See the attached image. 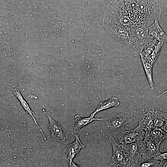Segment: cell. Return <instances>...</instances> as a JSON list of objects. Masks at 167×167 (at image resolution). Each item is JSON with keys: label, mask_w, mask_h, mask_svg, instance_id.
Returning <instances> with one entry per match:
<instances>
[{"label": "cell", "mask_w": 167, "mask_h": 167, "mask_svg": "<svg viewBox=\"0 0 167 167\" xmlns=\"http://www.w3.org/2000/svg\"><path fill=\"white\" fill-rule=\"evenodd\" d=\"M163 43L157 41L139 53L142 54L149 61L154 64L160 54Z\"/></svg>", "instance_id": "cell-11"}, {"label": "cell", "mask_w": 167, "mask_h": 167, "mask_svg": "<svg viewBox=\"0 0 167 167\" xmlns=\"http://www.w3.org/2000/svg\"><path fill=\"white\" fill-rule=\"evenodd\" d=\"M42 110L48 118L49 129L51 132L52 139L54 141L67 144L69 142V140L66 130L49 116L44 109H43Z\"/></svg>", "instance_id": "cell-6"}, {"label": "cell", "mask_w": 167, "mask_h": 167, "mask_svg": "<svg viewBox=\"0 0 167 167\" xmlns=\"http://www.w3.org/2000/svg\"><path fill=\"white\" fill-rule=\"evenodd\" d=\"M120 102L117 97L113 96L109 99L104 101L101 102L98 105L95 111L90 115V117H94L98 112L113 107L117 106L120 105Z\"/></svg>", "instance_id": "cell-16"}, {"label": "cell", "mask_w": 167, "mask_h": 167, "mask_svg": "<svg viewBox=\"0 0 167 167\" xmlns=\"http://www.w3.org/2000/svg\"><path fill=\"white\" fill-rule=\"evenodd\" d=\"M112 146L113 154L108 167H129L128 157L124 149L123 144H119L112 136L108 137Z\"/></svg>", "instance_id": "cell-5"}, {"label": "cell", "mask_w": 167, "mask_h": 167, "mask_svg": "<svg viewBox=\"0 0 167 167\" xmlns=\"http://www.w3.org/2000/svg\"><path fill=\"white\" fill-rule=\"evenodd\" d=\"M148 27L134 26L130 28L131 39L129 46L138 53L158 41L149 33Z\"/></svg>", "instance_id": "cell-3"}, {"label": "cell", "mask_w": 167, "mask_h": 167, "mask_svg": "<svg viewBox=\"0 0 167 167\" xmlns=\"http://www.w3.org/2000/svg\"><path fill=\"white\" fill-rule=\"evenodd\" d=\"M145 131V138L157 145H160L161 142L167 138V134L161 128L154 127Z\"/></svg>", "instance_id": "cell-12"}, {"label": "cell", "mask_w": 167, "mask_h": 167, "mask_svg": "<svg viewBox=\"0 0 167 167\" xmlns=\"http://www.w3.org/2000/svg\"><path fill=\"white\" fill-rule=\"evenodd\" d=\"M145 135V131L141 129L137 126L134 129L121 132L117 137L121 144L140 143L144 139Z\"/></svg>", "instance_id": "cell-7"}, {"label": "cell", "mask_w": 167, "mask_h": 167, "mask_svg": "<svg viewBox=\"0 0 167 167\" xmlns=\"http://www.w3.org/2000/svg\"><path fill=\"white\" fill-rule=\"evenodd\" d=\"M141 58L146 77L150 85L151 88L153 90L155 88L152 78V68L153 64L149 61L142 54L139 53Z\"/></svg>", "instance_id": "cell-15"}, {"label": "cell", "mask_w": 167, "mask_h": 167, "mask_svg": "<svg viewBox=\"0 0 167 167\" xmlns=\"http://www.w3.org/2000/svg\"><path fill=\"white\" fill-rule=\"evenodd\" d=\"M161 160H152L141 163L139 167H159Z\"/></svg>", "instance_id": "cell-19"}, {"label": "cell", "mask_w": 167, "mask_h": 167, "mask_svg": "<svg viewBox=\"0 0 167 167\" xmlns=\"http://www.w3.org/2000/svg\"><path fill=\"white\" fill-rule=\"evenodd\" d=\"M79 165L75 163L73 161L72 162L70 167H79Z\"/></svg>", "instance_id": "cell-23"}, {"label": "cell", "mask_w": 167, "mask_h": 167, "mask_svg": "<svg viewBox=\"0 0 167 167\" xmlns=\"http://www.w3.org/2000/svg\"><path fill=\"white\" fill-rule=\"evenodd\" d=\"M163 165L162 167H167V160H162Z\"/></svg>", "instance_id": "cell-22"}, {"label": "cell", "mask_w": 167, "mask_h": 167, "mask_svg": "<svg viewBox=\"0 0 167 167\" xmlns=\"http://www.w3.org/2000/svg\"><path fill=\"white\" fill-rule=\"evenodd\" d=\"M167 120V113L158 110L155 111L153 123L154 127L161 128Z\"/></svg>", "instance_id": "cell-18"}, {"label": "cell", "mask_w": 167, "mask_h": 167, "mask_svg": "<svg viewBox=\"0 0 167 167\" xmlns=\"http://www.w3.org/2000/svg\"><path fill=\"white\" fill-rule=\"evenodd\" d=\"M82 131V130L77 134L71 132V134L75 137V140L71 143L67 145L64 149L67 156L66 160L68 163L69 167L71 166L74 158L79 155V152L81 149L83 148L88 151L85 148V145L82 143L79 139V135Z\"/></svg>", "instance_id": "cell-8"}, {"label": "cell", "mask_w": 167, "mask_h": 167, "mask_svg": "<svg viewBox=\"0 0 167 167\" xmlns=\"http://www.w3.org/2000/svg\"><path fill=\"white\" fill-rule=\"evenodd\" d=\"M135 118L131 112L113 113L101 118L100 132L106 137L112 136L116 131H125V126L133 122Z\"/></svg>", "instance_id": "cell-1"}, {"label": "cell", "mask_w": 167, "mask_h": 167, "mask_svg": "<svg viewBox=\"0 0 167 167\" xmlns=\"http://www.w3.org/2000/svg\"><path fill=\"white\" fill-rule=\"evenodd\" d=\"M167 160V152L161 153L160 152L155 159V160L161 161Z\"/></svg>", "instance_id": "cell-20"}, {"label": "cell", "mask_w": 167, "mask_h": 167, "mask_svg": "<svg viewBox=\"0 0 167 167\" xmlns=\"http://www.w3.org/2000/svg\"><path fill=\"white\" fill-rule=\"evenodd\" d=\"M161 128L167 134V120L164 126Z\"/></svg>", "instance_id": "cell-21"}, {"label": "cell", "mask_w": 167, "mask_h": 167, "mask_svg": "<svg viewBox=\"0 0 167 167\" xmlns=\"http://www.w3.org/2000/svg\"><path fill=\"white\" fill-rule=\"evenodd\" d=\"M75 123L73 127L74 131L78 130L92 121L97 120L101 121V118H95L89 116L85 118H81L78 115L75 116Z\"/></svg>", "instance_id": "cell-17"}, {"label": "cell", "mask_w": 167, "mask_h": 167, "mask_svg": "<svg viewBox=\"0 0 167 167\" xmlns=\"http://www.w3.org/2000/svg\"><path fill=\"white\" fill-rule=\"evenodd\" d=\"M161 11L157 0H136L137 26L149 27L155 21L160 20Z\"/></svg>", "instance_id": "cell-2"}, {"label": "cell", "mask_w": 167, "mask_h": 167, "mask_svg": "<svg viewBox=\"0 0 167 167\" xmlns=\"http://www.w3.org/2000/svg\"><path fill=\"white\" fill-rule=\"evenodd\" d=\"M13 92L15 96L19 101L21 105L25 111L32 117L35 123L41 132V134L43 136L44 139L45 140H46V138L45 136L39 126L36 119L33 116V114H35V113L32 110L27 101L23 98L19 89L17 87L14 88L13 89Z\"/></svg>", "instance_id": "cell-14"}, {"label": "cell", "mask_w": 167, "mask_h": 167, "mask_svg": "<svg viewBox=\"0 0 167 167\" xmlns=\"http://www.w3.org/2000/svg\"><path fill=\"white\" fill-rule=\"evenodd\" d=\"M105 29L113 38L130 46L131 39L130 29L116 27H107Z\"/></svg>", "instance_id": "cell-9"}, {"label": "cell", "mask_w": 167, "mask_h": 167, "mask_svg": "<svg viewBox=\"0 0 167 167\" xmlns=\"http://www.w3.org/2000/svg\"><path fill=\"white\" fill-rule=\"evenodd\" d=\"M159 146L145 137L139 145L137 167H139V165L143 162L155 160L160 152Z\"/></svg>", "instance_id": "cell-4"}, {"label": "cell", "mask_w": 167, "mask_h": 167, "mask_svg": "<svg viewBox=\"0 0 167 167\" xmlns=\"http://www.w3.org/2000/svg\"><path fill=\"white\" fill-rule=\"evenodd\" d=\"M149 33L157 41L167 42V35L160 26L158 20L155 21L148 27Z\"/></svg>", "instance_id": "cell-13"}, {"label": "cell", "mask_w": 167, "mask_h": 167, "mask_svg": "<svg viewBox=\"0 0 167 167\" xmlns=\"http://www.w3.org/2000/svg\"><path fill=\"white\" fill-rule=\"evenodd\" d=\"M154 109L149 107L145 110L140 115L138 126L142 130H149L154 127L153 123Z\"/></svg>", "instance_id": "cell-10"}]
</instances>
